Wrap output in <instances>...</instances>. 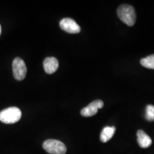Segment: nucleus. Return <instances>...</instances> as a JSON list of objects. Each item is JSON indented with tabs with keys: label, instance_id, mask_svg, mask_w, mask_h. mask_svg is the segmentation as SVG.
<instances>
[{
	"label": "nucleus",
	"instance_id": "obj_6",
	"mask_svg": "<svg viewBox=\"0 0 154 154\" xmlns=\"http://www.w3.org/2000/svg\"><path fill=\"white\" fill-rule=\"evenodd\" d=\"M103 107V102L101 100H95L91 103H89L87 106L82 109L81 114L84 117H90L96 114L98 110Z\"/></svg>",
	"mask_w": 154,
	"mask_h": 154
},
{
	"label": "nucleus",
	"instance_id": "obj_7",
	"mask_svg": "<svg viewBox=\"0 0 154 154\" xmlns=\"http://www.w3.org/2000/svg\"><path fill=\"white\" fill-rule=\"evenodd\" d=\"M44 69L47 74H54L59 68V61L55 57H47L44 59Z\"/></svg>",
	"mask_w": 154,
	"mask_h": 154
},
{
	"label": "nucleus",
	"instance_id": "obj_3",
	"mask_svg": "<svg viewBox=\"0 0 154 154\" xmlns=\"http://www.w3.org/2000/svg\"><path fill=\"white\" fill-rule=\"evenodd\" d=\"M43 148L50 154H65L66 153V146L59 140L49 139L45 140L43 143Z\"/></svg>",
	"mask_w": 154,
	"mask_h": 154
},
{
	"label": "nucleus",
	"instance_id": "obj_10",
	"mask_svg": "<svg viewBox=\"0 0 154 154\" xmlns=\"http://www.w3.org/2000/svg\"><path fill=\"white\" fill-rule=\"evenodd\" d=\"M140 64L143 67L154 69V54L148 56L140 60Z\"/></svg>",
	"mask_w": 154,
	"mask_h": 154
},
{
	"label": "nucleus",
	"instance_id": "obj_9",
	"mask_svg": "<svg viewBox=\"0 0 154 154\" xmlns=\"http://www.w3.org/2000/svg\"><path fill=\"white\" fill-rule=\"evenodd\" d=\"M116 131V128L114 126H106L103 128L102 130L100 135V139L102 142L106 143V142L109 141L113 136L114 135V133Z\"/></svg>",
	"mask_w": 154,
	"mask_h": 154
},
{
	"label": "nucleus",
	"instance_id": "obj_4",
	"mask_svg": "<svg viewBox=\"0 0 154 154\" xmlns=\"http://www.w3.org/2000/svg\"><path fill=\"white\" fill-rule=\"evenodd\" d=\"M12 69L13 75L17 80L22 81L24 79L27 69L24 61L21 58L17 57L14 59L12 63Z\"/></svg>",
	"mask_w": 154,
	"mask_h": 154
},
{
	"label": "nucleus",
	"instance_id": "obj_11",
	"mask_svg": "<svg viewBox=\"0 0 154 154\" xmlns=\"http://www.w3.org/2000/svg\"><path fill=\"white\" fill-rule=\"evenodd\" d=\"M145 118L149 121H154V106L148 105L146 108Z\"/></svg>",
	"mask_w": 154,
	"mask_h": 154
},
{
	"label": "nucleus",
	"instance_id": "obj_12",
	"mask_svg": "<svg viewBox=\"0 0 154 154\" xmlns=\"http://www.w3.org/2000/svg\"><path fill=\"white\" fill-rule=\"evenodd\" d=\"M1 33H2V26L1 25H0V35H1Z\"/></svg>",
	"mask_w": 154,
	"mask_h": 154
},
{
	"label": "nucleus",
	"instance_id": "obj_1",
	"mask_svg": "<svg viewBox=\"0 0 154 154\" xmlns=\"http://www.w3.org/2000/svg\"><path fill=\"white\" fill-rule=\"evenodd\" d=\"M119 19L129 26H134L136 21V13L134 7L128 5H122L117 9Z\"/></svg>",
	"mask_w": 154,
	"mask_h": 154
},
{
	"label": "nucleus",
	"instance_id": "obj_2",
	"mask_svg": "<svg viewBox=\"0 0 154 154\" xmlns=\"http://www.w3.org/2000/svg\"><path fill=\"white\" fill-rule=\"evenodd\" d=\"M21 117L22 111L17 107H9L0 112V121L4 124H14L20 120Z\"/></svg>",
	"mask_w": 154,
	"mask_h": 154
},
{
	"label": "nucleus",
	"instance_id": "obj_8",
	"mask_svg": "<svg viewBox=\"0 0 154 154\" xmlns=\"http://www.w3.org/2000/svg\"><path fill=\"white\" fill-rule=\"evenodd\" d=\"M137 141L138 145L143 149L149 147L152 143V140L143 131L138 130L137 131Z\"/></svg>",
	"mask_w": 154,
	"mask_h": 154
},
{
	"label": "nucleus",
	"instance_id": "obj_5",
	"mask_svg": "<svg viewBox=\"0 0 154 154\" xmlns=\"http://www.w3.org/2000/svg\"><path fill=\"white\" fill-rule=\"evenodd\" d=\"M59 26L64 32L70 34H78L81 31L80 26L74 19L70 18H64L59 22Z\"/></svg>",
	"mask_w": 154,
	"mask_h": 154
}]
</instances>
